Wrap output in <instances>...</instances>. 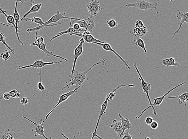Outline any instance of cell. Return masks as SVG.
Returning a JSON list of instances; mask_svg holds the SVG:
<instances>
[{
	"label": "cell",
	"mask_w": 188,
	"mask_h": 139,
	"mask_svg": "<svg viewBox=\"0 0 188 139\" xmlns=\"http://www.w3.org/2000/svg\"><path fill=\"white\" fill-rule=\"evenodd\" d=\"M105 63V59H103L102 60L99 61L97 63L94 64L93 65L89 67L88 69L86 70L84 72L79 73L75 70L72 78L70 79L69 82L66 83L65 85L62 87V90H63L65 89L69 88L70 87H71V86L75 85L76 88L79 86H81L84 81L88 80V78L86 77L87 73H88L91 70H92L95 66L99 64L104 65Z\"/></svg>",
	"instance_id": "cell-1"
},
{
	"label": "cell",
	"mask_w": 188,
	"mask_h": 139,
	"mask_svg": "<svg viewBox=\"0 0 188 139\" xmlns=\"http://www.w3.org/2000/svg\"><path fill=\"white\" fill-rule=\"evenodd\" d=\"M133 66L135 69L136 70V71H137L138 74L139 76V80L141 82L142 87L143 91L144 92H145V93L146 94L148 100H149L150 104L149 106L145 108V109L142 112V113L139 116H136V117L137 118V119H139L147 110L149 109L150 108H152V104H153V103H152L150 97L149 93V91L151 90V83H147V82H146L145 80H144L138 68L137 63H134V64H133Z\"/></svg>",
	"instance_id": "cell-2"
},
{
	"label": "cell",
	"mask_w": 188,
	"mask_h": 139,
	"mask_svg": "<svg viewBox=\"0 0 188 139\" xmlns=\"http://www.w3.org/2000/svg\"><path fill=\"white\" fill-rule=\"evenodd\" d=\"M158 4L157 2H150L148 1L140 0L134 3H127L126 5V6L127 8L130 7H134L136 9H138L141 10H153L157 9V6Z\"/></svg>",
	"instance_id": "cell-3"
},
{
	"label": "cell",
	"mask_w": 188,
	"mask_h": 139,
	"mask_svg": "<svg viewBox=\"0 0 188 139\" xmlns=\"http://www.w3.org/2000/svg\"><path fill=\"white\" fill-rule=\"evenodd\" d=\"M70 27H72L74 24L76 23L80 26L81 29L84 31L88 32L90 33H92L95 26V22L92 21L91 18L88 21H82L70 19Z\"/></svg>",
	"instance_id": "cell-4"
},
{
	"label": "cell",
	"mask_w": 188,
	"mask_h": 139,
	"mask_svg": "<svg viewBox=\"0 0 188 139\" xmlns=\"http://www.w3.org/2000/svg\"><path fill=\"white\" fill-rule=\"evenodd\" d=\"M66 14L65 13H61L59 11H57L56 14H55L47 22H45V24L46 25H49L50 24L52 23H55L59 22V21L61 20L62 19H69L72 20H79L82 21H88L89 18H91L90 17L86 19H80L77 18H70V17H67L65 16Z\"/></svg>",
	"instance_id": "cell-5"
},
{
	"label": "cell",
	"mask_w": 188,
	"mask_h": 139,
	"mask_svg": "<svg viewBox=\"0 0 188 139\" xmlns=\"http://www.w3.org/2000/svg\"><path fill=\"white\" fill-rule=\"evenodd\" d=\"M22 136V133L18 129L13 131L8 129L4 132H0V139H20Z\"/></svg>",
	"instance_id": "cell-6"
},
{
	"label": "cell",
	"mask_w": 188,
	"mask_h": 139,
	"mask_svg": "<svg viewBox=\"0 0 188 139\" xmlns=\"http://www.w3.org/2000/svg\"><path fill=\"white\" fill-rule=\"evenodd\" d=\"M103 10L100 5V2L97 0H92L87 5V11L91 14L90 18H95L100 10Z\"/></svg>",
	"instance_id": "cell-7"
},
{
	"label": "cell",
	"mask_w": 188,
	"mask_h": 139,
	"mask_svg": "<svg viewBox=\"0 0 188 139\" xmlns=\"http://www.w3.org/2000/svg\"><path fill=\"white\" fill-rule=\"evenodd\" d=\"M63 61H60L59 62H44L43 60L40 59L35 61L33 64L30 65H27L26 66H23L22 67L21 66H19V67L16 68V70L17 71L18 70L24 69L32 68L40 69L43 68L44 66L47 65H51L57 64L62 63Z\"/></svg>",
	"instance_id": "cell-8"
},
{
	"label": "cell",
	"mask_w": 188,
	"mask_h": 139,
	"mask_svg": "<svg viewBox=\"0 0 188 139\" xmlns=\"http://www.w3.org/2000/svg\"><path fill=\"white\" fill-rule=\"evenodd\" d=\"M84 43H85V42H84V40L82 39H80V43L79 45H78L77 47H76L75 51H74L75 59H74L73 63L72 72H71V75H69L70 79L72 78L73 75L74 73L75 72V66H76V62H77L78 58L83 55V45Z\"/></svg>",
	"instance_id": "cell-9"
},
{
	"label": "cell",
	"mask_w": 188,
	"mask_h": 139,
	"mask_svg": "<svg viewBox=\"0 0 188 139\" xmlns=\"http://www.w3.org/2000/svg\"><path fill=\"white\" fill-rule=\"evenodd\" d=\"M80 86H79L76 87V88H75V89L73 91H71V90L70 89V88H69L70 90L69 92L61 95L60 97H59V101H58L57 104L54 107V108H53V109H52L47 115H46L45 120L46 121V120H47L49 116H50V114L52 113L53 111L56 109V108L59 104L65 101L67 99H69V97L70 96L75 94V93L77 92L78 90L80 88Z\"/></svg>",
	"instance_id": "cell-10"
},
{
	"label": "cell",
	"mask_w": 188,
	"mask_h": 139,
	"mask_svg": "<svg viewBox=\"0 0 188 139\" xmlns=\"http://www.w3.org/2000/svg\"><path fill=\"white\" fill-rule=\"evenodd\" d=\"M22 117L26 119V120L31 122L34 125H35V132H36V133L34 135V136H37L40 135V136H43L45 139H52L51 137H47L45 134V128H44L43 126L44 121H43V119H41L40 120V123L39 124H37L36 123L32 121V120H30V119L28 118L27 117H25V116H22Z\"/></svg>",
	"instance_id": "cell-11"
},
{
	"label": "cell",
	"mask_w": 188,
	"mask_h": 139,
	"mask_svg": "<svg viewBox=\"0 0 188 139\" xmlns=\"http://www.w3.org/2000/svg\"><path fill=\"white\" fill-rule=\"evenodd\" d=\"M75 35L77 36L81 37L82 39L84 40V42H87V43H104L105 42H102L99 40L96 39L94 38L93 36L91 35V33L88 32H84L83 34L81 33H74L71 36Z\"/></svg>",
	"instance_id": "cell-12"
},
{
	"label": "cell",
	"mask_w": 188,
	"mask_h": 139,
	"mask_svg": "<svg viewBox=\"0 0 188 139\" xmlns=\"http://www.w3.org/2000/svg\"><path fill=\"white\" fill-rule=\"evenodd\" d=\"M188 82V81L186 82H185L182 83H181V84H178V85L176 86L173 87V88L171 89H170V90H169L167 92L165 93V94L161 97H157L156 98L154 99V102L152 104V108H153V115H156L157 114V112H156V110L155 109L154 106H159L160 105L162 104L163 101L165 99V97L167 96L168 94L170 92H172V91L174 90L175 89L177 88L178 87L181 86L185 84V83H187Z\"/></svg>",
	"instance_id": "cell-13"
},
{
	"label": "cell",
	"mask_w": 188,
	"mask_h": 139,
	"mask_svg": "<svg viewBox=\"0 0 188 139\" xmlns=\"http://www.w3.org/2000/svg\"><path fill=\"white\" fill-rule=\"evenodd\" d=\"M93 44H95L98 45L99 46H101V47H102V48L104 49V50H105V51H111V52L114 53L115 55L118 57L120 60H121L124 65L126 66L128 70H130L131 68L129 65H128V62L124 60V59H123V58H122V57L120 56L116 51H115V50L112 48V47H111V45H110L109 43H107L105 42L104 43H96V42H95V43H94Z\"/></svg>",
	"instance_id": "cell-14"
},
{
	"label": "cell",
	"mask_w": 188,
	"mask_h": 139,
	"mask_svg": "<svg viewBox=\"0 0 188 139\" xmlns=\"http://www.w3.org/2000/svg\"><path fill=\"white\" fill-rule=\"evenodd\" d=\"M30 46H36V47H37L40 50H41L43 52L45 53L47 56H53L56 57L57 58H60V59H62L63 60L66 61V62L68 61V59H66V58H63V57L61 56H59V55H55V54H53L51 51H48L46 47V44L44 43L39 44L36 43L34 42V43L30 44Z\"/></svg>",
	"instance_id": "cell-15"
},
{
	"label": "cell",
	"mask_w": 188,
	"mask_h": 139,
	"mask_svg": "<svg viewBox=\"0 0 188 139\" xmlns=\"http://www.w3.org/2000/svg\"><path fill=\"white\" fill-rule=\"evenodd\" d=\"M177 18L178 20L181 21V22L179 27L173 34V37H175L176 34L179 32L180 30L182 28V25L184 22L188 23V12L187 13H182L179 10H178V13L177 14Z\"/></svg>",
	"instance_id": "cell-16"
},
{
	"label": "cell",
	"mask_w": 188,
	"mask_h": 139,
	"mask_svg": "<svg viewBox=\"0 0 188 139\" xmlns=\"http://www.w3.org/2000/svg\"><path fill=\"white\" fill-rule=\"evenodd\" d=\"M15 8H14V13H13V16L14 17V20H15V26L16 29L15 33L16 34L17 39L18 42H19L22 45H23V43L21 40L20 39L19 35H18V32H19V30H18V22H19L20 21V16L19 13H18V11H17V5H18V1H15Z\"/></svg>",
	"instance_id": "cell-17"
},
{
	"label": "cell",
	"mask_w": 188,
	"mask_h": 139,
	"mask_svg": "<svg viewBox=\"0 0 188 139\" xmlns=\"http://www.w3.org/2000/svg\"><path fill=\"white\" fill-rule=\"evenodd\" d=\"M108 99H109V98H108V95H107L106 97L105 101H104L101 105V110H100V114H99L98 117V119L97 124H96V127H95V130L94 131L93 133H92V136L91 139H93L94 137L95 136V135L96 134V130H97L98 127L99 122H100V119H101L102 116H103V114L105 113V111L107 109V105H108Z\"/></svg>",
	"instance_id": "cell-18"
},
{
	"label": "cell",
	"mask_w": 188,
	"mask_h": 139,
	"mask_svg": "<svg viewBox=\"0 0 188 139\" xmlns=\"http://www.w3.org/2000/svg\"><path fill=\"white\" fill-rule=\"evenodd\" d=\"M110 127L117 133L118 137H119L123 136V128L121 121L114 120L112 124L110 125Z\"/></svg>",
	"instance_id": "cell-19"
},
{
	"label": "cell",
	"mask_w": 188,
	"mask_h": 139,
	"mask_svg": "<svg viewBox=\"0 0 188 139\" xmlns=\"http://www.w3.org/2000/svg\"><path fill=\"white\" fill-rule=\"evenodd\" d=\"M130 33L134 35L135 38H137V37L140 38V37L147 35L148 33H149V31L147 30L146 26H145L142 28L135 27L134 29V33H132L131 31Z\"/></svg>",
	"instance_id": "cell-20"
},
{
	"label": "cell",
	"mask_w": 188,
	"mask_h": 139,
	"mask_svg": "<svg viewBox=\"0 0 188 139\" xmlns=\"http://www.w3.org/2000/svg\"><path fill=\"white\" fill-rule=\"evenodd\" d=\"M119 117L120 121H121L122 125L123 128V131L122 135H124V132L127 129H130L131 128V124L130 122V121L128 118H125L123 117L120 113H119Z\"/></svg>",
	"instance_id": "cell-21"
},
{
	"label": "cell",
	"mask_w": 188,
	"mask_h": 139,
	"mask_svg": "<svg viewBox=\"0 0 188 139\" xmlns=\"http://www.w3.org/2000/svg\"><path fill=\"white\" fill-rule=\"evenodd\" d=\"M42 6V4L41 3L37 4L34 5L33 6H32L31 8H30V10L22 16L20 21L19 22H22V21H23V20L25 18H26V17H27L29 14H30V13L38 12L39 11V10H40Z\"/></svg>",
	"instance_id": "cell-22"
},
{
	"label": "cell",
	"mask_w": 188,
	"mask_h": 139,
	"mask_svg": "<svg viewBox=\"0 0 188 139\" xmlns=\"http://www.w3.org/2000/svg\"><path fill=\"white\" fill-rule=\"evenodd\" d=\"M74 33H76H76H80V32L78 31H77V30H74L72 27H70L67 30L58 33L57 35L53 37L51 40H50L49 41L50 42H51L53 40L56 39V38H58V37L64 35V34H69L70 35H71L72 34H74Z\"/></svg>",
	"instance_id": "cell-23"
},
{
	"label": "cell",
	"mask_w": 188,
	"mask_h": 139,
	"mask_svg": "<svg viewBox=\"0 0 188 139\" xmlns=\"http://www.w3.org/2000/svg\"><path fill=\"white\" fill-rule=\"evenodd\" d=\"M0 10L2 11V14L6 17V21H7L8 24L9 26H10L13 25V27L16 29L15 20L13 16L10 15H7L6 13V10H3L0 7Z\"/></svg>",
	"instance_id": "cell-24"
},
{
	"label": "cell",
	"mask_w": 188,
	"mask_h": 139,
	"mask_svg": "<svg viewBox=\"0 0 188 139\" xmlns=\"http://www.w3.org/2000/svg\"><path fill=\"white\" fill-rule=\"evenodd\" d=\"M188 96V92L184 93H182V94L180 95L179 96H171L167 98V100L170 99H174V98H178L179 99V104H184L185 106H186V103H185V100H186V98Z\"/></svg>",
	"instance_id": "cell-25"
},
{
	"label": "cell",
	"mask_w": 188,
	"mask_h": 139,
	"mask_svg": "<svg viewBox=\"0 0 188 139\" xmlns=\"http://www.w3.org/2000/svg\"><path fill=\"white\" fill-rule=\"evenodd\" d=\"M39 77H40V81L37 84V90H36L37 91H39L40 92L42 93V96H43V94H44L45 95L46 94H47L48 95H49L50 96H52L50 94H49L47 93L46 92H48L49 91H48L47 90H46L44 86V85H43V83H42L41 81V70L40 71V73H39Z\"/></svg>",
	"instance_id": "cell-26"
},
{
	"label": "cell",
	"mask_w": 188,
	"mask_h": 139,
	"mask_svg": "<svg viewBox=\"0 0 188 139\" xmlns=\"http://www.w3.org/2000/svg\"><path fill=\"white\" fill-rule=\"evenodd\" d=\"M133 41L135 42V44L142 49L145 53L147 52L146 48L145 42L143 40V39H141L139 37H137V38H135Z\"/></svg>",
	"instance_id": "cell-27"
},
{
	"label": "cell",
	"mask_w": 188,
	"mask_h": 139,
	"mask_svg": "<svg viewBox=\"0 0 188 139\" xmlns=\"http://www.w3.org/2000/svg\"><path fill=\"white\" fill-rule=\"evenodd\" d=\"M61 24V22H60V23H56L55 24H53L52 25H43V26H36V27H34L33 28L28 29L27 30H26V31H27V32L30 33L32 32H33L34 31H38V30H41V29L43 28L44 27H46V26H48V27H52V26H57V25Z\"/></svg>",
	"instance_id": "cell-28"
},
{
	"label": "cell",
	"mask_w": 188,
	"mask_h": 139,
	"mask_svg": "<svg viewBox=\"0 0 188 139\" xmlns=\"http://www.w3.org/2000/svg\"><path fill=\"white\" fill-rule=\"evenodd\" d=\"M23 21H30V22H35V23L38 24L40 25V26H43V25H46L45 24V22H44L42 20V19L41 18H36V17H34V18H25L23 20Z\"/></svg>",
	"instance_id": "cell-29"
},
{
	"label": "cell",
	"mask_w": 188,
	"mask_h": 139,
	"mask_svg": "<svg viewBox=\"0 0 188 139\" xmlns=\"http://www.w3.org/2000/svg\"><path fill=\"white\" fill-rule=\"evenodd\" d=\"M5 38H6V37L5 36L3 33H0V42L3 43V44L6 46V48L8 49L13 54H15V52H14V50H13V49L6 43V41L5 40Z\"/></svg>",
	"instance_id": "cell-30"
},
{
	"label": "cell",
	"mask_w": 188,
	"mask_h": 139,
	"mask_svg": "<svg viewBox=\"0 0 188 139\" xmlns=\"http://www.w3.org/2000/svg\"><path fill=\"white\" fill-rule=\"evenodd\" d=\"M5 52L2 53L0 54V58L3 59L5 62H7L9 58H10V53H11L10 50H5Z\"/></svg>",
	"instance_id": "cell-31"
},
{
	"label": "cell",
	"mask_w": 188,
	"mask_h": 139,
	"mask_svg": "<svg viewBox=\"0 0 188 139\" xmlns=\"http://www.w3.org/2000/svg\"><path fill=\"white\" fill-rule=\"evenodd\" d=\"M20 91L17 89L13 90L11 91H10L9 92V94L10 97L13 98H19L21 97L20 93Z\"/></svg>",
	"instance_id": "cell-32"
},
{
	"label": "cell",
	"mask_w": 188,
	"mask_h": 139,
	"mask_svg": "<svg viewBox=\"0 0 188 139\" xmlns=\"http://www.w3.org/2000/svg\"><path fill=\"white\" fill-rule=\"evenodd\" d=\"M107 24L108 27L111 28H113L118 26V22L115 19H111L107 22Z\"/></svg>",
	"instance_id": "cell-33"
},
{
	"label": "cell",
	"mask_w": 188,
	"mask_h": 139,
	"mask_svg": "<svg viewBox=\"0 0 188 139\" xmlns=\"http://www.w3.org/2000/svg\"><path fill=\"white\" fill-rule=\"evenodd\" d=\"M37 32L38 31H37L36 33L35 43L39 44L43 43L44 42V39L43 37H41L40 36L37 37Z\"/></svg>",
	"instance_id": "cell-34"
},
{
	"label": "cell",
	"mask_w": 188,
	"mask_h": 139,
	"mask_svg": "<svg viewBox=\"0 0 188 139\" xmlns=\"http://www.w3.org/2000/svg\"><path fill=\"white\" fill-rule=\"evenodd\" d=\"M169 61H170V66H174L176 67H178V66H181V65L176 62L175 58L173 57H171L169 58Z\"/></svg>",
	"instance_id": "cell-35"
},
{
	"label": "cell",
	"mask_w": 188,
	"mask_h": 139,
	"mask_svg": "<svg viewBox=\"0 0 188 139\" xmlns=\"http://www.w3.org/2000/svg\"><path fill=\"white\" fill-rule=\"evenodd\" d=\"M10 96L9 93H5L3 94V96L0 97V100L4 99L5 100H9L10 99Z\"/></svg>",
	"instance_id": "cell-36"
},
{
	"label": "cell",
	"mask_w": 188,
	"mask_h": 139,
	"mask_svg": "<svg viewBox=\"0 0 188 139\" xmlns=\"http://www.w3.org/2000/svg\"><path fill=\"white\" fill-rule=\"evenodd\" d=\"M154 121L153 120V118L151 116H149L146 117L145 119V123L147 125H150L151 124H152V122Z\"/></svg>",
	"instance_id": "cell-37"
},
{
	"label": "cell",
	"mask_w": 188,
	"mask_h": 139,
	"mask_svg": "<svg viewBox=\"0 0 188 139\" xmlns=\"http://www.w3.org/2000/svg\"><path fill=\"white\" fill-rule=\"evenodd\" d=\"M161 63H162L164 66H166V67H169V66H170L169 59H163V60L161 61Z\"/></svg>",
	"instance_id": "cell-38"
},
{
	"label": "cell",
	"mask_w": 188,
	"mask_h": 139,
	"mask_svg": "<svg viewBox=\"0 0 188 139\" xmlns=\"http://www.w3.org/2000/svg\"><path fill=\"white\" fill-rule=\"evenodd\" d=\"M145 26L142 21L138 20L136 22L135 26V27L137 28H142Z\"/></svg>",
	"instance_id": "cell-39"
},
{
	"label": "cell",
	"mask_w": 188,
	"mask_h": 139,
	"mask_svg": "<svg viewBox=\"0 0 188 139\" xmlns=\"http://www.w3.org/2000/svg\"><path fill=\"white\" fill-rule=\"evenodd\" d=\"M132 137H133V136L130 134L128 132H126V133L124 132V136L123 137V138H117L115 139H132Z\"/></svg>",
	"instance_id": "cell-40"
},
{
	"label": "cell",
	"mask_w": 188,
	"mask_h": 139,
	"mask_svg": "<svg viewBox=\"0 0 188 139\" xmlns=\"http://www.w3.org/2000/svg\"><path fill=\"white\" fill-rule=\"evenodd\" d=\"M150 126L152 129H157L158 128L159 124L157 122L154 120L152 124H151Z\"/></svg>",
	"instance_id": "cell-41"
},
{
	"label": "cell",
	"mask_w": 188,
	"mask_h": 139,
	"mask_svg": "<svg viewBox=\"0 0 188 139\" xmlns=\"http://www.w3.org/2000/svg\"><path fill=\"white\" fill-rule=\"evenodd\" d=\"M20 103L21 104L23 105H25L29 103V100H28L27 98L22 97L21 99Z\"/></svg>",
	"instance_id": "cell-42"
},
{
	"label": "cell",
	"mask_w": 188,
	"mask_h": 139,
	"mask_svg": "<svg viewBox=\"0 0 188 139\" xmlns=\"http://www.w3.org/2000/svg\"><path fill=\"white\" fill-rule=\"evenodd\" d=\"M0 24L2 25V26H10V27H13V26H9V25L5 24L2 23V22H0Z\"/></svg>",
	"instance_id": "cell-43"
},
{
	"label": "cell",
	"mask_w": 188,
	"mask_h": 139,
	"mask_svg": "<svg viewBox=\"0 0 188 139\" xmlns=\"http://www.w3.org/2000/svg\"><path fill=\"white\" fill-rule=\"evenodd\" d=\"M61 135L62 136H63V137H64V138H65L66 139H70L68 137H67V136H65V135L64 133H61Z\"/></svg>",
	"instance_id": "cell-44"
},
{
	"label": "cell",
	"mask_w": 188,
	"mask_h": 139,
	"mask_svg": "<svg viewBox=\"0 0 188 139\" xmlns=\"http://www.w3.org/2000/svg\"><path fill=\"white\" fill-rule=\"evenodd\" d=\"M95 137H97V138L99 139H103L102 138V137H100V136H99L98 135H97V134H96V135H95Z\"/></svg>",
	"instance_id": "cell-45"
},
{
	"label": "cell",
	"mask_w": 188,
	"mask_h": 139,
	"mask_svg": "<svg viewBox=\"0 0 188 139\" xmlns=\"http://www.w3.org/2000/svg\"><path fill=\"white\" fill-rule=\"evenodd\" d=\"M185 101L186 102L188 103V96L186 98V100H185Z\"/></svg>",
	"instance_id": "cell-46"
},
{
	"label": "cell",
	"mask_w": 188,
	"mask_h": 139,
	"mask_svg": "<svg viewBox=\"0 0 188 139\" xmlns=\"http://www.w3.org/2000/svg\"><path fill=\"white\" fill-rule=\"evenodd\" d=\"M145 139H151L150 137H145Z\"/></svg>",
	"instance_id": "cell-47"
},
{
	"label": "cell",
	"mask_w": 188,
	"mask_h": 139,
	"mask_svg": "<svg viewBox=\"0 0 188 139\" xmlns=\"http://www.w3.org/2000/svg\"><path fill=\"white\" fill-rule=\"evenodd\" d=\"M2 14V11H1V10H0V15H1V14Z\"/></svg>",
	"instance_id": "cell-48"
}]
</instances>
